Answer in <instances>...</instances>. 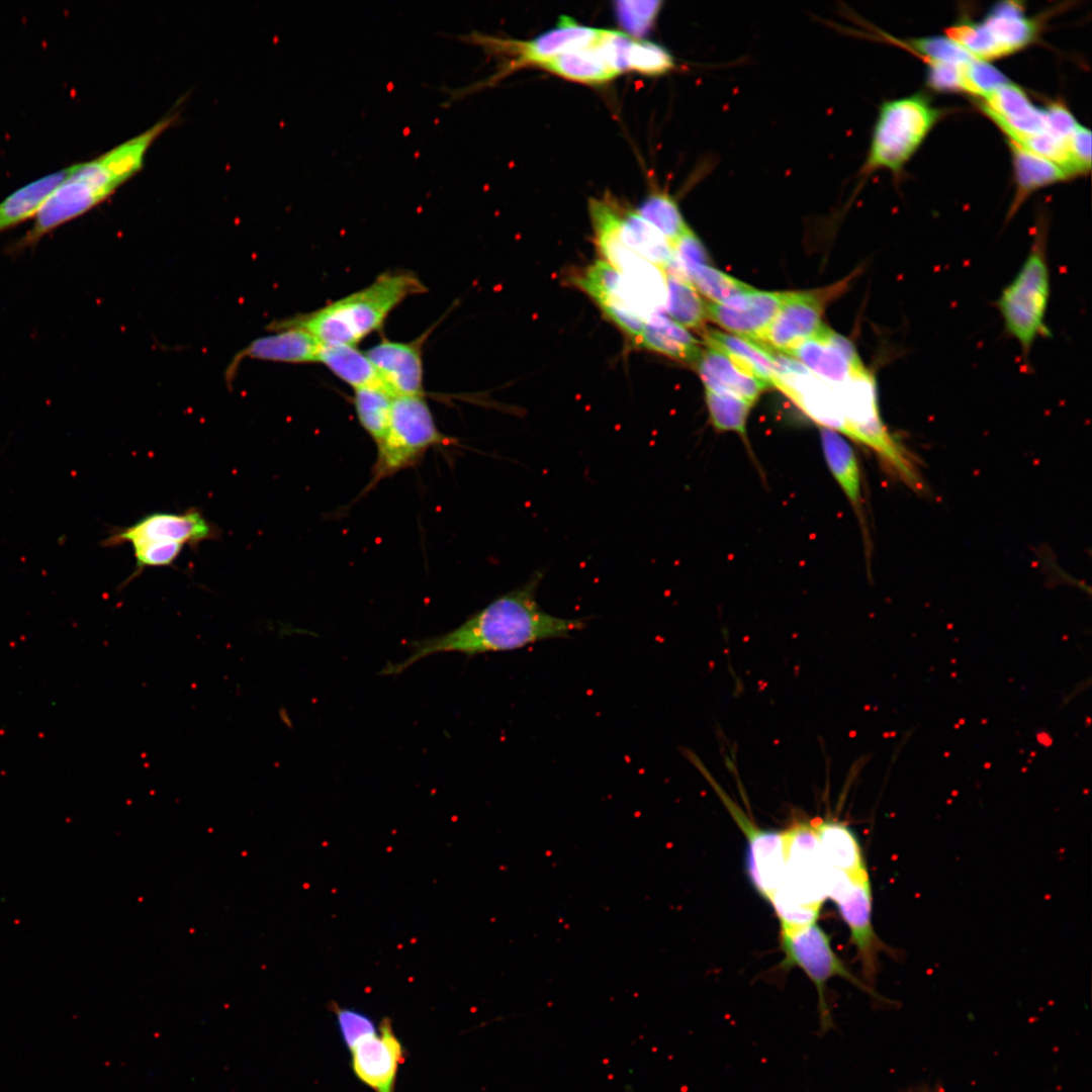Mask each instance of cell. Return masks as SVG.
Returning <instances> with one entry per match:
<instances>
[{
	"label": "cell",
	"mask_w": 1092,
	"mask_h": 1092,
	"mask_svg": "<svg viewBox=\"0 0 1092 1092\" xmlns=\"http://www.w3.org/2000/svg\"><path fill=\"white\" fill-rule=\"evenodd\" d=\"M543 574H533L525 583L491 601L457 628L430 638L412 641L408 656L389 662L380 674L395 675L417 661L443 652L476 655L512 651L551 639H564L582 630L583 618H561L544 611L537 601Z\"/></svg>",
	"instance_id": "cell-1"
},
{
	"label": "cell",
	"mask_w": 1092,
	"mask_h": 1092,
	"mask_svg": "<svg viewBox=\"0 0 1092 1092\" xmlns=\"http://www.w3.org/2000/svg\"><path fill=\"white\" fill-rule=\"evenodd\" d=\"M162 132V125L155 124L94 160L71 165L69 176L49 197L35 215L32 226L11 250L16 253L34 247L46 235L108 198L141 170L147 151Z\"/></svg>",
	"instance_id": "cell-2"
},
{
	"label": "cell",
	"mask_w": 1092,
	"mask_h": 1092,
	"mask_svg": "<svg viewBox=\"0 0 1092 1092\" xmlns=\"http://www.w3.org/2000/svg\"><path fill=\"white\" fill-rule=\"evenodd\" d=\"M425 290L413 273L387 272L363 289L276 327L302 329L322 344L355 346L378 330L404 299Z\"/></svg>",
	"instance_id": "cell-3"
},
{
	"label": "cell",
	"mask_w": 1092,
	"mask_h": 1092,
	"mask_svg": "<svg viewBox=\"0 0 1092 1092\" xmlns=\"http://www.w3.org/2000/svg\"><path fill=\"white\" fill-rule=\"evenodd\" d=\"M787 860L781 885L769 903L781 930L815 923L826 897V866L813 823H799L784 830Z\"/></svg>",
	"instance_id": "cell-4"
},
{
	"label": "cell",
	"mask_w": 1092,
	"mask_h": 1092,
	"mask_svg": "<svg viewBox=\"0 0 1092 1092\" xmlns=\"http://www.w3.org/2000/svg\"><path fill=\"white\" fill-rule=\"evenodd\" d=\"M449 441L439 430L424 395L395 396L386 434L376 444L377 455L367 490L416 465L429 449Z\"/></svg>",
	"instance_id": "cell-5"
},
{
	"label": "cell",
	"mask_w": 1092,
	"mask_h": 1092,
	"mask_svg": "<svg viewBox=\"0 0 1092 1092\" xmlns=\"http://www.w3.org/2000/svg\"><path fill=\"white\" fill-rule=\"evenodd\" d=\"M1045 241L1037 236L1020 270L1004 287L996 305L1006 332L1027 355L1035 340L1050 335L1045 313L1051 283Z\"/></svg>",
	"instance_id": "cell-6"
},
{
	"label": "cell",
	"mask_w": 1092,
	"mask_h": 1092,
	"mask_svg": "<svg viewBox=\"0 0 1092 1092\" xmlns=\"http://www.w3.org/2000/svg\"><path fill=\"white\" fill-rule=\"evenodd\" d=\"M938 114L922 95L884 102L860 173L868 174L881 168L899 172L920 146Z\"/></svg>",
	"instance_id": "cell-7"
},
{
	"label": "cell",
	"mask_w": 1092,
	"mask_h": 1092,
	"mask_svg": "<svg viewBox=\"0 0 1092 1092\" xmlns=\"http://www.w3.org/2000/svg\"><path fill=\"white\" fill-rule=\"evenodd\" d=\"M781 945L785 954L782 966L800 968L813 982L818 993L821 1028L832 1026L831 1013L825 996L827 982L842 977L858 988L872 992L844 966L831 947L827 933L815 922L793 930H781Z\"/></svg>",
	"instance_id": "cell-8"
},
{
	"label": "cell",
	"mask_w": 1092,
	"mask_h": 1092,
	"mask_svg": "<svg viewBox=\"0 0 1092 1092\" xmlns=\"http://www.w3.org/2000/svg\"><path fill=\"white\" fill-rule=\"evenodd\" d=\"M604 29H598L577 23L568 16H561L558 24L529 41H514L495 38L478 32L460 36V38L481 44L488 51L511 52L517 58L511 67L536 65L560 55L578 51L595 44Z\"/></svg>",
	"instance_id": "cell-9"
},
{
	"label": "cell",
	"mask_w": 1092,
	"mask_h": 1092,
	"mask_svg": "<svg viewBox=\"0 0 1092 1092\" xmlns=\"http://www.w3.org/2000/svg\"><path fill=\"white\" fill-rule=\"evenodd\" d=\"M218 536V528L201 511L191 508L182 513L147 515L130 526L112 529L101 544L115 547L124 543L177 542L196 548L201 542L217 539Z\"/></svg>",
	"instance_id": "cell-10"
},
{
	"label": "cell",
	"mask_w": 1092,
	"mask_h": 1092,
	"mask_svg": "<svg viewBox=\"0 0 1092 1092\" xmlns=\"http://www.w3.org/2000/svg\"><path fill=\"white\" fill-rule=\"evenodd\" d=\"M577 283L638 344L649 315L622 275L606 261L597 260L578 278Z\"/></svg>",
	"instance_id": "cell-11"
},
{
	"label": "cell",
	"mask_w": 1092,
	"mask_h": 1092,
	"mask_svg": "<svg viewBox=\"0 0 1092 1092\" xmlns=\"http://www.w3.org/2000/svg\"><path fill=\"white\" fill-rule=\"evenodd\" d=\"M789 356L797 358L835 390L868 370L851 342L824 325Z\"/></svg>",
	"instance_id": "cell-12"
},
{
	"label": "cell",
	"mask_w": 1092,
	"mask_h": 1092,
	"mask_svg": "<svg viewBox=\"0 0 1092 1092\" xmlns=\"http://www.w3.org/2000/svg\"><path fill=\"white\" fill-rule=\"evenodd\" d=\"M825 296L817 291L785 292L779 312L759 342L783 354L816 335L821 326Z\"/></svg>",
	"instance_id": "cell-13"
},
{
	"label": "cell",
	"mask_w": 1092,
	"mask_h": 1092,
	"mask_svg": "<svg viewBox=\"0 0 1092 1092\" xmlns=\"http://www.w3.org/2000/svg\"><path fill=\"white\" fill-rule=\"evenodd\" d=\"M785 292L751 289L724 303L706 304L707 315L737 336L759 341L779 312Z\"/></svg>",
	"instance_id": "cell-14"
},
{
	"label": "cell",
	"mask_w": 1092,
	"mask_h": 1092,
	"mask_svg": "<svg viewBox=\"0 0 1092 1092\" xmlns=\"http://www.w3.org/2000/svg\"><path fill=\"white\" fill-rule=\"evenodd\" d=\"M842 920L849 928L863 974L873 979L877 970L880 940L872 923L873 894L869 875L856 878L835 900Z\"/></svg>",
	"instance_id": "cell-15"
},
{
	"label": "cell",
	"mask_w": 1092,
	"mask_h": 1092,
	"mask_svg": "<svg viewBox=\"0 0 1092 1092\" xmlns=\"http://www.w3.org/2000/svg\"><path fill=\"white\" fill-rule=\"evenodd\" d=\"M355 1075L375 1092H393L398 1065L403 1050L394 1035L390 1020L385 1018L380 1033L360 1040L351 1051Z\"/></svg>",
	"instance_id": "cell-16"
},
{
	"label": "cell",
	"mask_w": 1092,
	"mask_h": 1092,
	"mask_svg": "<svg viewBox=\"0 0 1092 1092\" xmlns=\"http://www.w3.org/2000/svg\"><path fill=\"white\" fill-rule=\"evenodd\" d=\"M422 341L382 340L365 353L383 385L394 395H423Z\"/></svg>",
	"instance_id": "cell-17"
},
{
	"label": "cell",
	"mask_w": 1092,
	"mask_h": 1092,
	"mask_svg": "<svg viewBox=\"0 0 1092 1092\" xmlns=\"http://www.w3.org/2000/svg\"><path fill=\"white\" fill-rule=\"evenodd\" d=\"M696 368L706 389L731 394L751 404L769 387L728 355L711 346L702 351Z\"/></svg>",
	"instance_id": "cell-18"
},
{
	"label": "cell",
	"mask_w": 1092,
	"mask_h": 1092,
	"mask_svg": "<svg viewBox=\"0 0 1092 1092\" xmlns=\"http://www.w3.org/2000/svg\"><path fill=\"white\" fill-rule=\"evenodd\" d=\"M276 328V334L256 339L242 350L235 365L246 357L283 363L317 362L322 343L312 335L296 327Z\"/></svg>",
	"instance_id": "cell-19"
},
{
	"label": "cell",
	"mask_w": 1092,
	"mask_h": 1092,
	"mask_svg": "<svg viewBox=\"0 0 1092 1092\" xmlns=\"http://www.w3.org/2000/svg\"><path fill=\"white\" fill-rule=\"evenodd\" d=\"M813 826L827 868L851 876L868 874L857 837L847 825L834 820H823L814 822Z\"/></svg>",
	"instance_id": "cell-20"
},
{
	"label": "cell",
	"mask_w": 1092,
	"mask_h": 1092,
	"mask_svg": "<svg viewBox=\"0 0 1092 1092\" xmlns=\"http://www.w3.org/2000/svg\"><path fill=\"white\" fill-rule=\"evenodd\" d=\"M638 345L695 365L703 351L692 334L665 315L663 311L654 312L647 317Z\"/></svg>",
	"instance_id": "cell-21"
},
{
	"label": "cell",
	"mask_w": 1092,
	"mask_h": 1092,
	"mask_svg": "<svg viewBox=\"0 0 1092 1092\" xmlns=\"http://www.w3.org/2000/svg\"><path fill=\"white\" fill-rule=\"evenodd\" d=\"M70 172L71 166L43 176L20 187L0 201V234L31 217L34 218Z\"/></svg>",
	"instance_id": "cell-22"
},
{
	"label": "cell",
	"mask_w": 1092,
	"mask_h": 1092,
	"mask_svg": "<svg viewBox=\"0 0 1092 1092\" xmlns=\"http://www.w3.org/2000/svg\"><path fill=\"white\" fill-rule=\"evenodd\" d=\"M708 346L728 355L768 386H777L778 376L769 348L754 340L708 329Z\"/></svg>",
	"instance_id": "cell-23"
},
{
	"label": "cell",
	"mask_w": 1092,
	"mask_h": 1092,
	"mask_svg": "<svg viewBox=\"0 0 1092 1092\" xmlns=\"http://www.w3.org/2000/svg\"><path fill=\"white\" fill-rule=\"evenodd\" d=\"M618 233L627 248L663 272L675 262L669 242L636 211L620 213Z\"/></svg>",
	"instance_id": "cell-24"
},
{
	"label": "cell",
	"mask_w": 1092,
	"mask_h": 1092,
	"mask_svg": "<svg viewBox=\"0 0 1092 1092\" xmlns=\"http://www.w3.org/2000/svg\"><path fill=\"white\" fill-rule=\"evenodd\" d=\"M820 440L826 463L858 515L861 513V484L857 459L849 443L836 431L822 428Z\"/></svg>",
	"instance_id": "cell-25"
},
{
	"label": "cell",
	"mask_w": 1092,
	"mask_h": 1092,
	"mask_svg": "<svg viewBox=\"0 0 1092 1092\" xmlns=\"http://www.w3.org/2000/svg\"><path fill=\"white\" fill-rule=\"evenodd\" d=\"M998 47L1001 56L1027 46L1035 36V23L1024 16L1019 3H998L982 22Z\"/></svg>",
	"instance_id": "cell-26"
},
{
	"label": "cell",
	"mask_w": 1092,
	"mask_h": 1092,
	"mask_svg": "<svg viewBox=\"0 0 1092 1092\" xmlns=\"http://www.w3.org/2000/svg\"><path fill=\"white\" fill-rule=\"evenodd\" d=\"M1009 145L1017 182V191L1009 210V216H1011L1032 191L1067 179L1070 175L1056 163L1034 155L1011 142Z\"/></svg>",
	"instance_id": "cell-27"
},
{
	"label": "cell",
	"mask_w": 1092,
	"mask_h": 1092,
	"mask_svg": "<svg viewBox=\"0 0 1092 1092\" xmlns=\"http://www.w3.org/2000/svg\"><path fill=\"white\" fill-rule=\"evenodd\" d=\"M540 67L567 80L586 84L606 83L619 75L609 65L597 42L555 57Z\"/></svg>",
	"instance_id": "cell-28"
},
{
	"label": "cell",
	"mask_w": 1092,
	"mask_h": 1092,
	"mask_svg": "<svg viewBox=\"0 0 1092 1092\" xmlns=\"http://www.w3.org/2000/svg\"><path fill=\"white\" fill-rule=\"evenodd\" d=\"M317 362L354 389L383 384L366 353L353 345L322 344Z\"/></svg>",
	"instance_id": "cell-29"
},
{
	"label": "cell",
	"mask_w": 1092,
	"mask_h": 1092,
	"mask_svg": "<svg viewBox=\"0 0 1092 1092\" xmlns=\"http://www.w3.org/2000/svg\"><path fill=\"white\" fill-rule=\"evenodd\" d=\"M664 274L668 315L681 327L702 330L708 317L707 309L694 286L677 269L666 270Z\"/></svg>",
	"instance_id": "cell-30"
},
{
	"label": "cell",
	"mask_w": 1092,
	"mask_h": 1092,
	"mask_svg": "<svg viewBox=\"0 0 1092 1092\" xmlns=\"http://www.w3.org/2000/svg\"><path fill=\"white\" fill-rule=\"evenodd\" d=\"M394 397L383 384L354 389L357 419L375 444H378L386 434Z\"/></svg>",
	"instance_id": "cell-31"
},
{
	"label": "cell",
	"mask_w": 1092,
	"mask_h": 1092,
	"mask_svg": "<svg viewBox=\"0 0 1092 1092\" xmlns=\"http://www.w3.org/2000/svg\"><path fill=\"white\" fill-rule=\"evenodd\" d=\"M636 212L654 226L671 247L689 228L676 201L665 192L655 191L649 194Z\"/></svg>",
	"instance_id": "cell-32"
},
{
	"label": "cell",
	"mask_w": 1092,
	"mask_h": 1092,
	"mask_svg": "<svg viewBox=\"0 0 1092 1092\" xmlns=\"http://www.w3.org/2000/svg\"><path fill=\"white\" fill-rule=\"evenodd\" d=\"M687 280L707 298L715 303H724L737 295L753 289L738 279L708 265H694L681 268Z\"/></svg>",
	"instance_id": "cell-33"
},
{
	"label": "cell",
	"mask_w": 1092,
	"mask_h": 1092,
	"mask_svg": "<svg viewBox=\"0 0 1092 1092\" xmlns=\"http://www.w3.org/2000/svg\"><path fill=\"white\" fill-rule=\"evenodd\" d=\"M711 423L717 431L746 436V424L752 404L740 397L705 389Z\"/></svg>",
	"instance_id": "cell-34"
},
{
	"label": "cell",
	"mask_w": 1092,
	"mask_h": 1092,
	"mask_svg": "<svg viewBox=\"0 0 1092 1092\" xmlns=\"http://www.w3.org/2000/svg\"><path fill=\"white\" fill-rule=\"evenodd\" d=\"M675 61L668 50L649 40H634L627 54V70L649 76L663 75L675 68Z\"/></svg>",
	"instance_id": "cell-35"
},
{
	"label": "cell",
	"mask_w": 1092,
	"mask_h": 1092,
	"mask_svg": "<svg viewBox=\"0 0 1092 1092\" xmlns=\"http://www.w3.org/2000/svg\"><path fill=\"white\" fill-rule=\"evenodd\" d=\"M661 1H617L615 12L622 27L632 35L645 34L653 25L661 8Z\"/></svg>",
	"instance_id": "cell-36"
},
{
	"label": "cell",
	"mask_w": 1092,
	"mask_h": 1092,
	"mask_svg": "<svg viewBox=\"0 0 1092 1092\" xmlns=\"http://www.w3.org/2000/svg\"><path fill=\"white\" fill-rule=\"evenodd\" d=\"M911 48L927 57L930 62L964 67L974 58L948 36H930L909 41Z\"/></svg>",
	"instance_id": "cell-37"
},
{
	"label": "cell",
	"mask_w": 1092,
	"mask_h": 1092,
	"mask_svg": "<svg viewBox=\"0 0 1092 1092\" xmlns=\"http://www.w3.org/2000/svg\"><path fill=\"white\" fill-rule=\"evenodd\" d=\"M964 91L986 97L1008 83L1007 78L994 66L974 59L963 67Z\"/></svg>",
	"instance_id": "cell-38"
},
{
	"label": "cell",
	"mask_w": 1092,
	"mask_h": 1092,
	"mask_svg": "<svg viewBox=\"0 0 1092 1092\" xmlns=\"http://www.w3.org/2000/svg\"><path fill=\"white\" fill-rule=\"evenodd\" d=\"M135 558V570L125 583L135 578L146 567L170 566L179 557L183 544L177 542H146L131 545Z\"/></svg>",
	"instance_id": "cell-39"
},
{
	"label": "cell",
	"mask_w": 1092,
	"mask_h": 1092,
	"mask_svg": "<svg viewBox=\"0 0 1092 1092\" xmlns=\"http://www.w3.org/2000/svg\"><path fill=\"white\" fill-rule=\"evenodd\" d=\"M344 1043L350 1052L365 1037L377 1033L373 1020L366 1014L333 1004Z\"/></svg>",
	"instance_id": "cell-40"
},
{
	"label": "cell",
	"mask_w": 1092,
	"mask_h": 1092,
	"mask_svg": "<svg viewBox=\"0 0 1092 1092\" xmlns=\"http://www.w3.org/2000/svg\"><path fill=\"white\" fill-rule=\"evenodd\" d=\"M672 249L680 270L688 266L708 265L710 262L704 245L690 228L672 244Z\"/></svg>",
	"instance_id": "cell-41"
},
{
	"label": "cell",
	"mask_w": 1092,
	"mask_h": 1092,
	"mask_svg": "<svg viewBox=\"0 0 1092 1092\" xmlns=\"http://www.w3.org/2000/svg\"><path fill=\"white\" fill-rule=\"evenodd\" d=\"M1043 112L1046 132L1060 141L1068 143L1078 126L1073 114L1060 102L1052 103L1043 109Z\"/></svg>",
	"instance_id": "cell-42"
},
{
	"label": "cell",
	"mask_w": 1092,
	"mask_h": 1092,
	"mask_svg": "<svg viewBox=\"0 0 1092 1092\" xmlns=\"http://www.w3.org/2000/svg\"><path fill=\"white\" fill-rule=\"evenodd\" d=\"M1068 151L1075 175L1090 170L1091 167V131L1078 124L1068 142Z\"/></svg>",
	"instance_id": "cell-43"
},
{
	"label": "cell",
	"mask_w": 1092,
	"mask_h": 1092,
	"mask_svg": "<svg viewBox=\"0 0 1092 1092\" xmlns=\"http://www.w3.org/2000/svg\"><path fill=\"white\" fill-rule=\"evenodd\" d=\"M928 83L936 90L964 91L963 67L930 62Z\"/></svg>",
	"instance_id": "cell-44"
}]
</instances>
